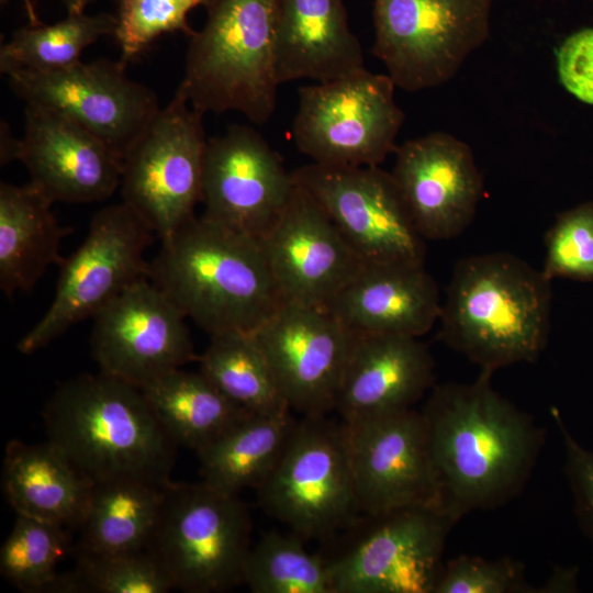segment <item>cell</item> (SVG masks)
<instances>
[{"label":"cell","mask_w":593,"mask_h":593,"mask_svg":"<svg viewBox=\"0 0 593 593\" xmlns=\"http://www.w3.org/2000/svg\"><path fill=\"white\" fill-rule=\"evenodd\" d=\"M116 16L107 12L94 15L67 14L54 24H27L12 33L1 46L0 70H56L80 61L81 53L102 36L113 35Z\"/></svg>","instance_id":"cell-31"},{"label":"cell","mask_w":593,"mask_h":593,"mask_svg":"<svg viewBox=\"0 0 593 593\" xmlns=\"http://www.w3.org/2000/svg\"><path fill=\"white\" fill-rule=\"evenodd\" d=\"M262 510L304 539L347 529L360 514L343 422L303 416L256 489Z\"/></svg>","instance_id":"cell-7"},{"label":"cell","mask_w":593,"mask_h":593,"mask_svg":"<svg viewBox=\"0 0 593 593\" xmlns=\"http://www.w3.org/2000/svg\"><path fill=\"white\" fill-rule=\"evenodd\" d=\"M557 71L564 89L593 105V27L568 36L556 52Z\"/></svg>","instance_id":"cell-39"},{"label":"cell","mask_w":593,"mask_h":593,"mask_svg":"<svg viewBox=\"0 0 593 593\" xmlns=\"http://www.w3.org/2000/svg\"><path fill=\"white\" fill-rule=\"evenodd\" d=\"M186 316L149 279L93 316L91 353L100 371L142 388L195 358Z\"/></svg>","instance_id":"cell-15"},{"label":"cell","mask_w":593,"mask_h":593,"mask_svg":"<svg viewBox=\"0 0 593 593\" xmlns=\"http://www.w3.org/2000/svg\"><path fill=\"white\" fill-rule=\"evenodd\" d=\"M258 240L284 303L326 309L367 265L296 182Z\"/></svg>","instance_id":"cell-18"},{"label":"cell","mask_w":593,"mask_h":593,"mask_svg":"<svg viewBox=\"0 0 593 593\" xmlns=\"http://www.w3.org/2000/svg\"><path fill=\"white\" fill-rule=\"evenodd\" d=\"M24 134L1 126V164L21 161L31 183L53 203H91L121 184L123 160L99 137L54 110L26 104Z\"/></svg>","instance_id":"cell-16"},{"label":"cell","mask_w":593,"mask_h":593,"mask_svg":"<svg viewBox=\"0 0 593 593\" xmlns=\"http://www.w3.org/2000/svg\"><path fill=\"white\" fill-rule=\"evenodd\" d=\"M392 177L424 239L460 235L473 221L483 179L467 143L432 132L398 146Z\"/></svg>","instance_id":"cell-21"},{"label":"cell","mask_w":593,"mask_h":593,"mask_svg":"<svg viewBox=\"0 0 593 593\" xmlns=\"http://www.w3.org/2000/svg\"><path fill=\"white\" fill-rule=\"evenodd\" d=\"M365 67L344 0H281L276 44L279 85L336 80Z\"/></svg>","instance_id":"cell-24"},{"label":"cell","mask_w":593,"mask_h":593,"mask_svg":"<svg viewBox=\"0 0 593 593\" xmlns=\"http://www.w3.org/2000/svg\"><path fill=\"white\" fill-rule=\"evenodd\" d=\"M203 115L178 87L123 158L122 202L160 240L192 219L201 202L209 139Z\"/></svg>","instance_id":"cell-12"},{"label":"cell","mask_w":593,"mask_h":593,"mask_svg":"<svg viewBox=\"0 0 593 593\" xmlns=\"http://www.w3.org/2000/svg\"><path fill=\"white\" fill-rule=\"evenodd\" d=\"M53 202L31 182L0 184V289L7 296L31 290L52 265H59L64 237Z\"/></svg>","instance_id":"cell-26"},{"label":"cell","mask_w":593,"mask_h":593,"mask_svg":"<svg viewBox=\"0 0 593 593\" xmlns=\"http://www.w3.org/2000/svg\"><path fill=\"white\" fill-rule=\"evenodd\" d=\"M253 334L291 410L335 411L355 332L327 309L283 303Z\"/></svg>","instance_id":"cell-17"},{"label":"cell","mask_w":593,"mask_h":593,"mask_svg":"<svg viewBox=\"0 0 593 593\" xmlns=\"http://www.w3.org/2000/svg\"><path fill=\"white\" fill-rule=\"evenodd\" d=\"M47 437L93 483L170 481L176 447L142 390L103 372L60 384L44 410Z\"/></svg>","instance_id":"cell-3"},{"label":"cell","mask_w":593,"mask_h":593,"mask_svg":"<svg viewBox=\"0 0 593 593\" xmlns=\"http://www.w3.org/2000/svg\"><path fill=\"white\" fill-rule=\"evenodd\" d=\"M93 485L49 440H11L5 448L3 489L19 515L80 527Z\"/></svg>","instance_id":"cell-25"},{"label":"cell","mask_w":593,"mask_h":593,"mask_svg":"<svg viewBox=\"0 0 593 593\" xmlns=\"http://www.w3.org/2000/svg\"><path fill=\"white\" fill-rule=\"evenodd\" d=\"M343 424L360 514L438 505L421 412L406 409Z\"/></svg>","instance_id":"cell-19"},{"label":"cell","mask_w":593,"mask_h":593,"mask_svg":"<svg viewBox=\"0 0 593 593\" xmlns=\"http://www.w3.org/2000/svg\"><path fill=\"white\" fill-rule=\"evenodd\" d=\"M544 275L593 279V203H585L558 216L545 236Z\"/></svg>","instance_id":"cell-36"},{"label":"cell","mask_w":593,"mask_h":593,"mask_svg":"<svg viewBox=\"0 0 593 593\" xmlns=\"http://www.w3.org/2000/svg\"><path fill=\"white\" fill-rule=\"evenodd\" d=\"M577 588V571H557L546 584L540 586V592H570Z\"/></svg>","instance_id":"cell-40"},{"label":"cell","mask_w":593,"mask_h":593,"mask_svg":"<svg viewBox=\"0 0 593 593\" xmlns=\"http://www.w3.org/2000/svg\"><path fill=\"white\" fill-rule=\"evenodd\" d=\"M435 385V361L419 337L355 333L335 411L343 422L413 409Z\"/></svg>","instance_id":"cell-22"},{"label":"cell","mask_w":593,"mask_h":593,"mask_svg":"<svg viewBox=\"0 0 593 593\" xmlns=\"http://www.w3.org/2000/svg\"><path fill=\"white\" fill-rule=\"evenodd\" d=\"M281 0H212L190 37L179 88L204 113L235 111L256 125L272 116L279 82L276 44Z\"/></svg>","instance_id":"cell-5"},{"label":"cell","mask_w":593,"mask_h":593,"mask_svg":"<svg viewBox=\"0 0 593 593\" xmlns=\"http://www.w3.org/2000/svg\"><path fill=\"white\" fill-rule=\"evenodd\" d=\"M149 280L210 336L255 333L284 303L259 240L203 215L161 240Z\"/></svg>","instance_id":"cell-2"},{"label":"cell","mask_w":593,"mask_h":593,"mask_svg":"<svg viewBox=\"0 0 593 593\" xmlns=\"http://www.w3.org/2000/svg\"><path fill=\"white\" fill-rule=\"evenodd\" d=\"M93 0H60L67 14L82 13Z\"/></svg>","instance_id":"cell-41"},{"label":"cell","mask_w":593,"mask_h":593,"mask_svg":"<svg viewBox=\"0 0 593 593\" xmlns=\"http://www.w3.org/2000/svg\"><path fill=\"white\" fill-rule=\"evenodd\" d=\"M441 300L424 265H366L326 307L355 333L421 337L438 322Z\"/></svg>","instance_id":"cell-23"},{"label":"cell","mask_w":593,"mask_h":593,"mask_svg":"<svg viewBox=\"0 0 593 593\" xmlns=\"http://www.w3.org/2000/svg\"><path fill=\"white\" fill-rule=\"evenodd\" d=\"M250 532V516L238 495L203 480L169 481L147 550L174 589L223 592L243 583Z\"/></svg>","instance_id":"cell-6"},{"label":"cell","mask_w":593,"mask_h":593,"mask_svg":"<svg viewBox=\"0 0 593 593\" xmlns=\"http://www.w3.org/2000/svg\"><path fill=\"white\" fill-rule=\"evenodd\" d=\"M77 553L75 572L65 574V592L166 593L174 589L147 549L113 555Z\"/></svg>","instance_id":"cell-34"},{"label":"cell","mask_w":593,"mask_h":593,"mask_svg":"<svg viewBox=\"0 0 593 593\" xmlns=\"http://www.w3.org/2000/svg\"><path fill=\"white\" fill-rule=\"evenodd\" d=\"M154 231L124 202L99 210L87 236L63 258L53 302L43 317L19 340L31 355L93 316L134 283L149 279L144 254Z\"/></svg>","instance_id":"cell-8"},{"label":"cell","mask_w":593,"mask_h":593,"mask_svg":"<svg viewBox=\"0 0 593 593\" xmlns=\"http://www.w3.org/2000/svg\"><path fill=\"white\" fill-rule=\"evenodd\" d=\"M165 485L141 480L94 483L79 527L77 552L113 555L147 549Z\"/></svg>","instance_id":"cell-29"},{"label":"cell","mask_w":593,"mask_h":593,"mask_svg":"<svg viewBox=\"0 0 593 593\" xmlns=\"http://www.w3.org/2000/svg\"><path fill=\"white\" fill-rule=\"evenodd\" d=\"M5 1L7 0H0L1 3H4ZM21 1H22L23 5H24V10H25L26 15H27L29 24H31V25H40V24H42L43 22L37 16V13H36L33 1L32 0H21Z\"/></svg>","instance_id":"cell-42"},{"label":"cell","mask_w":593,"mask_h":593,"mask_svg":"<svg viewBox=\"0 0 593 593\" xmlns=\"http://www.w3.org/2000/svg\"><path fill=\"white\" fill-rule=\"evenodd\" d=\"M539 592L525 577L524 564L508 557L461 555L444 562L433 593Z\"/></svg>","instance_id":"cell-37"},{"label":"cell","mask_w":593,"mask_h":593,"mask_svg":"<svg viewBox=\"0 0 593 593\" xmlns=\"http://www.w3.org/2000/svg\"><path fill=\"white\" fill-rule=\"evenodd\" d=\"M141 390L172 441L195 451L249 415L200 371L175 369Z\"/></svg>","instance_id":"cell-28"},{"label":"cell","mask_w":593,"mask_h":593,"mask_svg":"<svg viewBox=\"0 0 593 593\" xmlns=\"http://www.w3.org/2000/svg\"><path fill=\"white\" fill-rule=\"evenodd\" d=\"M304 540L291 530L265 534L249 548L243 583L254 593H333L326 559Z\"/></svg>","instance_id":"cell-32"},{"label":"cell","mask_w":593,"mask_h":593,"mask_svg":"<svg viewBox=\"0 0 593 593\" xmlns=\"http://www.w3.org/2000/svg\"><path fill=\"white\" fill-rule=\"evenodd\" d=\"M200 372L249 414L290 411L272 369L253 333L210 336Z\"/></svg>","instance_id":"cell-30"},{"label":"cell","mask_w":593,"mask_h":593,"mask_svg":"<svg viewBox=\"0 0 593 593\" xmlns=\"http://www.w3.org/2000/svg\"><path fill=\"white\" fill-rule=\"evenodd\" d=\"M481 370L469 383L434 385L419 411L437 483L438 506L458 522L504 505L523 490L545 430Z\"/></svg>","instance_id":"cell-1"},{"label":"cell","mask_w":593,"mask_h":593,"mask_svg":"<svg viewBox=\"0 0 593 593\" xmlns=\"http://www.w3.org/2000/svg\"><path fill=\"white\" fill-rule=\"evenodd\" d=\"M367 265H424L417 231L391 172L315 163L292 171Z\"/></svg>","instance_id":"cell-13"},{"label":"cell","mask_w":593,"mask_h":593,"mask_svg":"<svg viewBox=\"0 0 593 593\" xmlns=\"http://www.w3.org/2000/svg\"><path fill=\"white\" fill-rule=\"evenodd\" d=\"M389 75L367 68L299 88L292 123L296 148L325 166H379L396 149L404 113Z\"/></svg>","instance_id":"cell-11"},{"label":"cell","mask_w":593,"mask_h":593,"mask_svg":"<svg viewBox=\"0 0 593 593\" xmlns=\"http://www.w3.org/2000/svg\"><path fill=\"white\" fill-rule=\"evenodd\" d=\"M296 422L290 411L245 416L197 451L202 480L235 495L256 490L278 462Z\"/></svg>","instance_id":"cell-27"},{"label":"cell","mask_w":593,"mask_h":593,"mask_svg":"<svg viewBox=\"0 0 593 593\" xmlns=\"http://www.w3.org/2000/svg\"><path fill=\"white\" fill-rule=\"evenodd\" d=\"M550 282L506 253L459 260L441 303L440 340L491 372L536 361L549 336Z\"/></svg>","instance_id":"cell-4"},{"label":"cell","mask_w":593,"mask_h":593,"mask_svg":"<svg viewBox=\"0 0 593 593\" xmlns=\"http://www.w3.org/2000/svg\"><path fill=\"white\" fill-rule=\"evenodd\" d=\"M294 186L280 155L255 128L233 124L208 139L201 198L204 217L259 239Z\"/></svg>","instance_id":"cell-20"},{"label":"cell","mask_w":593,"mask_h":593,"mask_svg":"<svg viewBox=\"0 0 593 593\" xmlns=\"http://www.w3.org/2000/svg\"><path fill=\"white\" fill-rule=\"evenodd\" d=\"M456 523L436 504L362 514L326 559L333 593H433Z\"/></svg>","instance_id":"cell-9"},{"label":"cell","mask_w":593,"mask_h":593,"mask_svg":"<svg viewBox=\"0 0 593 593\" xmlns=\"http://www.w3.org/2000/svg\"><path fill=\"white\" fill-rule=\"evenodd\" d=\"M551 415L563 441V470L573 497L574 512L593 549V450L573 437L557 410H551Z\"/></svg>","instance_id":"cell-38"},{"label":"cell","mask_w":593,"mask_h":593,"mask_svg":"<svg viewBox=\"0 0 593 593\" xmlns=\"http://www.w3.org/2000/svg\"><path fill=\"white\" fill-rule=\"evenodd\" d=\"M492 0H373V55L395 87L450 81L490 34Z\"/></svg>","instance_id":"cell-10"},{"label":"cell","mask_w":593,"mask_h":593,"mask_svg":"<svg viewBox=\"0 0 593 593\" xmlns=\"http://www.w3.org/2000/svg\"><path fill=\"white\" fill-rule=\"evenodd\" d=\"M212 0H115L118 4L115 38L121 48L120 63L127 64L160 35L181 32L191 37L194 30L188 14Z\"/></svg>","instance_id":"cell-35"},{"label":"cell","mask_w":593,"mask_h":593,"mask_svg":"<svg viewBox=\"0 0 593 593\" xmlns=\"http://www.w3.org/2000/svg\"><path fill=\"white\" fill-rule=\"evenodd\" d=\"M120 61L81 60L56 70L4 75L26 104L67 116L102 139L122 160L160 109L153 90L130 79Z\"/></svg>","instance_id":"cell-14"},{"label":"cell","mask_w":593,"mask_h":593,"mask_svg":"<svg viewBox=\"0 0 593 593\" xmlns=\"http://www.w3.org/2000/svg\"><path fill=\"white\" fill-rule=\"evenodd\" d=\"M69 546L65 526L19 515L0 550V572L26 592H60L57 564Z\"/></svg>","instance_id":"cell-33"}]
</instances>
